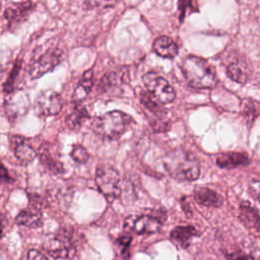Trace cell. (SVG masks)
I'll return each instance as SVG.
<instances>
[{
	"label": "cell",
	"mask_w": 260,
	"mask_h": 260,
	"mask_svg": "<svg viewBox=\"0 0 260 260\" xmlns=\"http://www.w3.org/2000/svg\"><path fill=\"white\" fill-rule=\"evenodd\" d=\"M184 76L192 87L212 88L217 83L213 67L204 59L197 56H188L182 64Z\"/></svg>",
	"instance_id": "1"
},
{
	"label": "cell",
	"mask_w": 260,
	"mask_h": 260,
	"mask_svg": "<svg viewBox=\"0 0 260 260\" xmlns=\"http://www.w3.org/2000/svg\"><path fill=\"white\" fill-rule=\"evenodd\" d=\"M168 173L179 181H195L200 175V166L196 156L183 150H175L165 157Z\"/></svg>",
	"instance_id": "2"
},
{
	"label": "cell",
	"mask_w": 260,
	"mask_h": 260,
	"mask_svg": "<svg viewBox=\"0 0 260 260\" xmlns=\"http://www.w3.org/2000/svg\"><path fill=\"white\" fill-rule=\"evenodd\" d=\"M131 117L121 111H112L95 119L92 129L99 135L108 139H118L130 125Z\"/></svg>",
	"instance_id": "3"
},
{
	"label": "cell",
	"mask_w": 260,
	"mask_h": 260,
	"mask_svg": "<svg viewBox=\"0 0 260 260\" xmlns=\"http://www.w3.org/2000/svg\"><path fill=\"white\" fill-rule=\"evenodd\" d=\"M95 184L100 192L112 202L121 194L120 176L118 171L108 165H101L95 172Z\"/></svg>",
	"instance_id": "4"
},
{
	"label": "cell",
	"mask_w": 260,
	"mask_h": 260,
	"mask_svg": "<svg viewBox=\"0 0 260 260\" xmlns=\"http://www.w3.org/2000/svg\"><path fill=\"white\" fill-rule=\"evenodd\" d=\"M142 81L147 91L160 104L172 103L176 92L172 85L155 72H147L142 76Z\"/></svg>",
	"instance_id": "5"
},
{
	"label": "cell",
	"mask_w": 260,
	"mask_h": 260,
	"mask_svg": "<svg viewBox=\"0 0 260 260\" xmlns=\"http://www.w3.org/2000/svg\"><path fill=\"white\" fill-rule=\"evenodd\" d=\"M47 252L56 259H65L72 257L76 248L71 233L66 229L59 230L46 244Z\"/></svg>",
	"instance_id": "6"
},
{
	"label": "cell",
	"mask_w": 260,
	"mask_h": 260,
	"mask_svg": "<svg viewBox=\"0 0 260 260\" xmlns=\"http://www.w3.org/2000/svg\"><path fill=\"white\" fill-rule=\"evenodd\" d=\"M62 52L60 49H49L41 57L35 60L29 69L28 74L31 79L39 78L44 74L52 71L61 61Z\"/></svg>",
	"instance_id": "7"
},
{
	"label": "cell",
	"mask_w": 260,
	"mask_h": 260,
	"mask_svg": "<svg viewBox=\"0 0 260 260\" xmlns=\"http://www.w3.org/2000/svg\"><path fill=\"white\" fill-rule=\"evenodd\" d=\"M62 107L61 95L52 89L42 91L36 100V110L42 117L57 115L62 110Z\"/></svg>",
	"instance_id": "8"
},
{
	"label": "cell",
	"mask_w": 260,
	"mask_h": 260,
	"mask_svg": "<svg viewBox=\"0 0 260 260\" xmlns=\"http://www.w3.org/2000/svg\"><path fill=\"white\" fill-rule=\"evenodd\" d=\"M8 94L9 96L4 103V110L8 119L14 121L25 115L28 110L29 101L25 92L21 90L12 91Z\"/></svg>",
	"instance_id": "9"
},
{
	"label": "cell",
	"mask_w": 260,
	"mask_h": 260,
	"mask_svg": "<svg viewBox=\"0 0 260 260\" xmlns=\"http://www.w3.org/2000/svg\"><path fill=\"white\" fill-rule=\"evenodd\" d=\"M32 9L34 4L30 1L16 3L8 7L4 12V17L6 18L10 29H14L17 25L23 22L28 17Z\"/></svg>",
	"instance_id": "10"
},
{
	"label": "cell",
	"mask_w": 260,
	"mask_h": 260,
	"mask_svg": "<svg viewBox=\"0 0 260 260\" xmlns=\"http://www.w3.org/2000/svg\"><path fill=\"white\" fill-rule=\"evenodd\" d=\"M132 222L129 220H125V228L132 229L138 235L144 234H154L160 230L161 223L160 221L150 215H141L139 217H131Z\"/></svg>",
	"instance_id": "11"
},
{
	"label": "cell",
	"mask_w": 260,
	"mask_h": 260,
	"mask_svg": "<svg viewBox=\"0 0 260 260\" xmlns=\"http://www.w3.org/2000/svg\"><path fill=\"white\" fill-rule=\"evenodd\" d=\"M11 145L14 150L15 156L20 160L21 162L27 164L35 159L37 156L36 150L32 148L30 143L27 139H25L22 136L14 135L11 137Z\"/></svg>",
	"instance_id": "12"
},
{
	"label": "cell",
	"mask_w": 260,
	"mask_h": 260,
	"mask_svg": "<svg viewBox=\"0 0 260 260\" xmlns=\"http://www.w3.org/2000/svg\"><path fill=\"white\" fill-rule=\"evenodd\" d=\"M216 165L222 169H234L239 166H247L250 162V158L245 152H225L217 155Z\"/></svg>",
	"instance_id": "13"
},
{
	"label": "cell",
	"mask_w": 260,
	"mask_h": 260,
	"mask_svg": "<svg viewBox=\"0 0 260 260\" xmlns=\"http://www.w3.org/2000/svg\"><path fill=\"white\" fill-rule=\"evenodd\" d=\"M38 155L40 156L41 162L44 165L46 169H48L53 174H62L64 172V167L61 160H59L54 154H52L51 146L49 144H43L39 151Z\"/></svg>",
	"instance_id": "14"
},
{
	"label": "cell",
	"mask_w": 260,
	"mask_h": 260,
	"mask_svg": "<svg viewBox=\"0 0 260 260\" xmlns=\"http://www.w3.org/2000/svg\"><path fill=\"white\" fill-rule=\"evenodd\" d=\"M16 223L27 228H40L43 224V217L40 208L30 205L28 208L21 210L15 217Z\"/></svg>",
	"instance_id": "15"
},
{
	"label": "cell",
	"mask_w": 260,
	"mask_h": 260,
	"mask_svg": "<svg viewBox=\"0 0 260 260\" xmlns=\"http://www.w3.org/2000/svg\"><path fill=\"white\" fill-rule=\"evenodd\" d=\"M194 199L197 203L207 207H220L222 205V198L214 190L200 187L194 190Z\"/></svg>",
	"instance_id": "16"
},
{
	"label": "cell",
	"mask_w": 260,
	"mask_h": 260,
	"mask_svg": "<svg viewBox=\"0 0 260 260\" xmlns=\"http://www.w3.org/2000/svg\"><path fill=\"white\" fill-rule=\"evenodd\" d=\"M197 230L194 226H177L175 228L170 235L171 241L180 248H188L191 242V239L195 236H198Z\"/></svg>",
	"instance_id": "17"
},
{
	"label": "cell",
	"mask_w": 260,
	"mask_h": 260,
	"mask_svg": "<svg viewBox=\"0 0 260 260\" xmlns=\"http://www.w3.org/2000/svg\"><path fill=\"white\" fill-rule=\"evenodd\" d=\"M152 48L158 56L164 58H174L179 52L177 44L167 36L156 38L152 44Z\"/></svg>",
	"instance_id": "18"
},
{
	"label": "cell",
	"mask_w": 260,
	"mask_h": 260,
	"mask_svg": "<svg viewBox=\"0 0 260 260\" xmlns=\"http://www.w3.org/2000/svg\"><path fill=\"white\" fill-rule=\"evenodd\" d=\"M92 85H93V71L92 69H88L83 73L81 79L79 80L77 86L75 87L72 95V102L81 103L83 100H85L88 93L90 92Z\"/></svg>",
	"instance_id": "19"
},
{
	"label": "cell",
	"mask_w": 260,
	"mask_h": 260,
	"mask_svg": "<svg viewBox=\"0 0 260 260\" xmlns=\"http://www.w3.org/2000/svg\"><path fill=\"white\" fill-rule=\"evenodd\" d=\"M240 218L247 228L260 231V214L249 202L241 203Z\"/></svg>",
	"instance_id": "20"
},
{
	"label": "cell",
	"mask_w": 260,
	"mask_h": 260,
	"mask_svg": "<svg viewBox=\"0 0 260 260\" xmlns=\"http://www.w3.org/2000/svg\"><path fill=\"white\" fill-rule=\"evenodd\" d=\"M88 117L89 115L86 109L81 105V103H73V108L66 117L67 126L70 129H77L81 126L82 122Z\"/></svg>",
	"instance_id": "21"
},
{
	"label": "cell",
	"mask_w": 260,
	"mask_h": 260,
	"mask_svg": "<svg viewBox=\"0 0 260 260\" xmlns=\"http://www.w3.org/2000/svg\"><path fill=\"white\" fill-rule=\"evenodd\" d=\"M226 75L238 83H245L248 80V73L239 63H232L226 68Z\"/></svg>",
	"instance_id": "22"
},
{
	"label": "cell",
	"mask_w": 260,
	"mask_h": 260,
	"mask_svg": "<svg viewBox=\"0 0 260 260\" xmlns=\"http://www.w3.org/2000/svg\"><path fill=\"white\" fill-rule=\"evenodd\" d=\"M141 104L152 114L160 117L164 114V109L158 105V102L149 93V92H141L140 95Z\"/></svg>",
	"instance_id": "23"
},
{
	"label": "cell",
	"mask_w": 260,
	"mask_h": 260,
	"mask_svg": "<svg viewBox=\"0 0 260 260\" xmlns=\"http://www.w3.org/2000/svg\"><path fill=\"white\" fill-rule=\"evenodd\" d=\"M70 155L73 158V160L78 164H85L89 158L88 151L81 144H74L72 146Z\"/></svg>",
	"instance_id": "24"
},
{
	"label": "cell",
	"mask_w": 260,
	"mask_h": 260,
	"mask_svg": "<svg viewBox=\"0 0 260 260\" xmlns=\"http://www.w3.org/2000/svg\"><path fill=\"white\" fill-rule=\"evenodd\" d=\"M20 66L19 65V62H16L13 69L11 70L10 72V75L8 76L6 82L4 83L3 85V90L6 92V93H11L12 91H14V83H15V79L18 75V72H19V69H20Z\"/></svg>",
	"instance_id": "25"
},
{
	"label": "cell",
	"mask_w": 260,
	"mask_h": 260,
	"mask_svg": "<svg viewBox=\"0 0 260 260\" xmlns=\"http://www.w3.org/2000/svg\"><path fill=\"white\" fill-rule=\"evenodd\" d=\"M131 240H132V238L130 236H123V237H120L117 239L118 252L124 258L129 256V247L131 244Z\"/></svg>",
	"instance_id": "26"
},
{
	"label": "cell",
	"mask_w": 260,
	"mask_h": 260,
	"mask_svg": "<svg viewBox=\"0 0 260 260\" xmlns=\"http://www.w3.org/2000/svg\"><path fill=\"white\" fill-rule=\"evenodd\" d=\"M249 192L250 194L258 199L260 197V181L258 180H254L249 184Z\"/></svg>",
	"instance_id": "27"
},
{
	"label": "cell",
	"mask_w": 260,
	"mask_h": 260,
	"mask_svg": "<svg viewBox=\"0 0 260 260\" xmlns=\"http://www.w3.org/2000/svg\"><path fill=\"white\" fill-rule=\"evenodd\" d=\"M194 0H180V4H179V8H180V10L182 11V13H181V17H183L185 14H186V12H187V9H191L192 11H194L195 10V5H190V3L191 2H193Z\"/></svg>",
	"instance_id": "28"
},
{
	"label": "cell",
	"mask_w": 260,
	"mask_h": 260,
	"mask_svg": "<svg viewBox=\"0 0 260 260\" xmlns=\"http://www.w3.org/2000/svg\"><path fill=\"white\" fill-rule=\"evenodd\" d=\"M226 259H229V260H253V258L250 255H247L242 252H235L232 254H228Z\"/></svg>",
	"instance_id": "29"
},
{
	"label": "cell",
	"mask_w": 260,
	"mask_h": 260,
	"mask_svg": "<svg viewBox=\"0 0 260 260\" xmlns=\"http://www.w3.org/2000/svg\"><path fill=\"white\" fill-rule=\"evenodd\" d=\"M27 260H48V258L40 251L31 249L27 252Z\"/></svg>",
	"instance_id": "30"
},
{
	"label": "cell",
	"mask_w": 260,
	"mask_h": 260,
	"mask_svg": "<svg viewBox=\"0 0 260 260\" xmlns=\"http://www.w3.org/2000/svg\"><path fill=\"white\" fill-rule=\"evenodd\" d=\"M11 181L12 178L9 176L7 169L4 166L0 165V183H8Z\"/></svg>",
	"instance_id": "31"
},
{
	"label": "cell",
	"mask_w": 260,
	"mask_h": 260,
	"mask_svg": "<svg viewBox=\"0 0 260 260\" xmlns=\"http://www.w3.org/2000/svg\"><path fill=\"white\" fill-rule=\"evenodd\" d=\"M5 222V217L2 213H0V239L3 236V230H4V223Z\"/></svg>",
	"instance_id": "32"
},
{
	"label": "cell",
	"mask_w": 260,
	"mask_h": 260,
	"mask_svg": "<svg viewBox=\"0 0 260 260\" xmlns=\"http://www.w3.org/2000/svg\"><path fill=\"white\" fill-rule=\"evenodd\" d=\"M257 200H258V201H259V202H260V197H259V198H258V199H257Z\"/></svg>",
	"instance_id": "33"
}]
</instances>
